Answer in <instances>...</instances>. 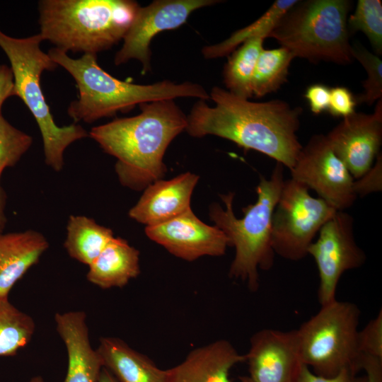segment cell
<instances>
[{"label": "cell", "instance_id": "obj_12", "mask_svg": "<svg viewBox=\"0 0 382 382\" xmlns=\"http://www.w3.org/2000/svg\"><path fill=\"white\" fill-rule=\"evenodd\" d=\"M216 0H156L137 11L124 38L122 48L116 53V66L131 59L142 64V73L151 70L150 44L159 33L177 28L185 23L195 10L213 5Z\"/></svg>", "mask_w": 382, "mask_h": 382}, {"label": "cell", "instance_id": "obj_28", "mask_svg": "<svg viewBox=\"0 0 382 382\" xmlns=\"http://www.w3.org/2000/svg\"><path fill=\"white\" fill-rule=\"evenodd\" d=\"M352 54L367 74L366 80L362 83L364 92L355 98L357 103L371 105L382 99V61L379 56L358 43L352 46Z\"/></svg>", "mask_w": 382, "mask_h": 382}, {"label": "cell", "instance_id": "obj_39", "mask_svg": "<svg viewBox=\"0 0 382 382\" xmlns=\"http://www.w3.org/2000/svg\"><path fill=\"white\" fill-rule=\"evenodd\" d=\"M29 382H45V381L42 376H36L30 378Z\"/></svg>", "mask_w": 382, "mask_h": 382}, {"label": "cell", "instance_id": "obj_37", "mask_svg": "<svg viewBox=\"0 0 382 382\" xmlns=\"http://www.w3.org/2000/svg\"><path fill=\"white\" fill-rule=\"evenodd\" d=\"M6 204V194L4 189L0 186V234L3 233L7 219L5 214Z\"/></svg>", "mask_w": 382, "mask_h": 382}, {"label": "cell", "instance_id": "obj_26", "mask_svg": "<svg viewBox=\"0 0 382 382\" xmlns=\"http://www.w3.org/2000/svg\"><path fill=\"white\" fill-rule=\"evenodd\" d=\"M35 330L33 318L0 297V357H11L32 340Z\"/></svg>", "mask_w": 382, "mask_h": 382}, {"label": "cell", "instance_id": "obj_27", "mask_svg": "<svg viewBox=\"0 0 382 382\" xmlns=\"http://www.w3.org/2000/svg\"><path fill=\"white\" fill-rule=\"evenodd\" d=\"M349 33L362 32L369 39L376 54H382V2L359 0L355 11L348 16Z\"/></svg>", "mask_w": 382, "mask_h": 382}, {"label": "cell", "instance_id": "obj_38", "mask_svg": "<svg viewBox=\"0 0 382 382\" xmlns=\"http://www.w3.org/2000/svg\"><path fill=\"white\" fill-rule=\"evenodd\" d=\"M98 382H120L114 375L105 367H103Z\"/></svg>", "mask_w": 382, "mask_h": 382}, {"label": "cell", "instance_id": "obj_29", "mask_svg": "<svg viewBox=\"0 0 382 382\" xmlns=\"http://www.w3.org/2000/svg\"><path fill=\"white\" fill-rule=\"evenodd\" d=\"M32 143L31 136L16 128L0 115V180L4 170L15 166Z\"/></svg>", "mask_w": 382, "mask_h": 382}, {"label": "cell", "instance_id": "obj_4", "mask_svg": "<svg viewBox=\"0 0 382 382\" xmlns=\"http://www.w3.org/2000/svg\"><path fill=\"white\" fill-rule=\"evenodd\" d=\"M284 168L277 162L270 178L260 177L256 187L257 201L243 208V217L237 218L233 212L235 195L231 192L221 195L226 209L217 203L209 207L211 220L228 237L230 246L235 248L228 276L245 282L252 291L259 288L258 270H269L274 264L271 222L285 180Z\"/></svg>", "mask_w": 382, "mask_h": 382}, {"label": "cell", "instance_id": "obj_8", "mask_svg": "<svg viewBox=\"0 0 382 382\" xmlns=\"http://www.w3.org/2000/svg\"><path fill=\"white\" fill-rule=\"evenodd\" d=\"M296 330L302 363L314 374L332 377L344 369L361 371L358 347L360 310L337 299Z\"/></svg>", "mask_w": 382, "mask_h": 382}, {"label": "cell", "instance_id": "obj_23", "mask_svg": "<svg viewBox=\"0 0 382 382\" xmlns=\"http://www.w3.org/2000/svg\"><path fill=\"white\" fill-rule=\"evenodd\" d=\"M264 37L250 38L236 48L224 69L226 90L245 99L253 95L252 79L257 59L262 51Z\"/></svg>", "mask_w": 382, "mask_h": 382}, {"label": "cell", "instance_id": "obj_19", "mask_svg": "<svg viewBox=\"0 0 382 382\" xmlns=\"http://www.w3.org/2000/svg\"><path fill=\"white\" fill-rule=\"evenodd\" d=\"M49 248L40 232L27 230L0 234V297L8 298L15 285Z\"/></svg>", "mask_w": 382, "mask_h": 382}, {"label": "cell", "instance_id": "obj_40", "mask_svg": "<svg viewBox=\"0 0 382 382\" xmlns=\"http://www.w3.org/2000/svg\"><path fill=\"white\" fill-rule=\"evenodd\" d=\"M240 382H253L249 376L240 377Z\"/></svg>", "mask_w": 382, "mask_h": 382}, {"label": "cell", "instance_id": "obj_6", "mask_svg": "<svg viewBox=\"0 0 382 382\" xmlns=\"http://www.w3.org/2000/svg\"><path fill=\"white\" fill-rule=\"evenodd\" d=\"M348 0L297 1L277 21L267 37L295 57L311 62L347 64L354 59L347 18Z\"/></svg>", "mask_w": 382, "mask_h": 382}, {"label": "cell", "instance_id": "obj_14", "mask_svg": "<svg viewBox=\"0 0 382 382\" xmlns=\"http://www.w3.org/2000/svg\"><path fill=\"white\" fill-rule=\"evenodd\" d=\"M245 358L253 382H297L303 364L296 330L255 332Z\"/></svg>", "mask_w": 382, "mask_h": 382}, {"label": "cell", "instance_id": "obj_15", "mask_svg": "<svg viewBox=\"0 0 382 382\" xmlns=\"http://www.w3.org/2000/svg\"><path fill=\"white\" fill-rule=\"evenodd\" d=\"M145 233L170 253L187 261L223 255L230 246L221 229L202 221L192 209L165 223L146 226Z\"/></svg>", "mask_w": 382, "mask_h": 382}, {"label": "cell", "instance_id": "obj_17", "mask_svg": "<svg viewBox=\"0 0 382 382\" xmlns=\"http://www.w3.org/2000/svg\"><path fill=\"white\" fill-rule=\"evenodd\" d=\"M57 331L66 347L68 366L63 382H98L103 367L89 338L86 315L82 311L57 313Z\"/></svg>", "mask_w": 382, "mask_h": 382}, {"label": "cell", "instance_id": "obj_33", "mask_svg": "<svg viewBox=\"0 0 382 382\" xmlns=\"http://www.w3.org/2000/svg\"><path fill=\"white\" fill-rule=\"evenodd\" d=\"M297 382H366V376H358V373L350 369H344L334 376L323 377L314 374L303 364Z\"/></svg>", "mask_w": 382, "mask_h": 382}, {"label": "cell", "instance_id": "obj_20", "mask_svg": "<svg viewBox=\"0 0 382 382\" xmlns=\"http://www.w3.org/2000/svg\"><path fill=\"white\" fill-rule=\"evenodd\" d=\"M96 350L103 367L120 382H168L167 369H160L121 339L101 337Z\"/></svg>", "mask_w": 382, "mask_h": 382}, {"label": "cell", "instance_id": "obj_10", "mask_svg": "<svg viewBox=\"0 0 382 382\" xmlns=\"http://www.w3.org/2000/svg\"><path fill=\"white\" fill-rule=\"evenodd\" d=\"M318 238L308 248L319 274L318 300L320 306L336 299V290L343 273L362 266L366 256L354 235V219L337 211L320 229Z\"/></svg>", "mask_w": 382, "mask_h": 382}, {"label": "cell", "instance_id": "obj_24", "mask_svg": "<svg viewBox=\"0 0 382 382\" xmlns=\"http://www.w3.org/2000/svg\"><path fill=\"white\" fill-rule=\"evenodd\" d=\"M297 1V0H277L257 20L249 25L234 32L224 41L202 50L206 59H215L226 56L241 44L256 37H268L279 19Z\"/></svg>", "mask_w": 382, "mask_h": 382}, {"label": "cell", "instance_id": "obj_34", "mask_svg": "<svg viewBox=\"0 0 382 382\" xmlns=\"http://www.w3.org/2000/svg\"><path fill=\"white\" fill-rule=\"evenodd\" d=\"M330 94V88L328 86L322 83H315L306 88L304 97L308 103L311 112L318 115L328 111Z\"/></svg>", "mask_w": 382, "mask_h": 382}, {"label": "cell", "instance_id": "obj_2", "mask_svg": "<svg viewBox=\"0 0 382 382\" xmlns=\"http://www.w3.org/2000/svg\"><path fill=\"white\" fill-rule=\"evenodd\" d=\"M137 115L116 118L88 132L107 154L116 158L115 170L122 185L135 191L163 179L165 152L187 125V116L173 99L139 105Z\"/></svg>", "mask_w": 382, "mask_h": 382}, {"label": "cell", "instance_id": "obj_21", "mask_svg": "<svg viewBox=\"0 0 382 382\" xmlns=\"http://www.w3.org/2000/svg\"><path fill=\"white\" fill-rule=\"evenodd\" d=\"M140 273L139 251L121 238L114 237L88 266L87 279L107 289L122 287Z\"/></svg>", "mask_w": 382, "mask_h": 382}, {"label": "cell", "instance_id": "obj_32", "mask_svg": "<svg viewBox=\"0 0 382 382\" xmlns=\"http://www.w3.org/2000/svg\"><path fill=\"white\" fill-rule=\"evenodd\" d=\"M382 156L380 153L372 167L360 178L354 180V190L361 197L381 191L382 189Z\"/></svg>", "mask_w": 382, "mask_h": 382}, {"label": "cell", "instance_id": "obj_31", "mask_svg": "<svg viewBox=\"0 0 382 382\" xmlns=\"http://www.w3.org/2000/svg\"><path fill=\"white\" fill-rule=\"evenodd\" d=\"M357 103L352 93L344 86L330 88L328 112L335 117H346L355 112Z\"/></svg>", "mask_w": 382, "mask_h": 382}, {"label": "cell", "instance_id": "obj_16", "mask_svg": "<svg viewBox=\"0 0 382 382\" xmlns=\"http://www.w3.org/2000/svg\"><path fill=\"white\" fill-rule=\"evenodd\" d=\"M199 177L184 173L170 180H158L148 185L129 211L136 221L153 226L170 221L191 209V197Z\"/></svg>", "mask_w": 382, "mask_h": 382}, {"label": "cell", "instance_id": "obj_22", "mask_svg": "<svg viewBox=\"0 0 382 382\" xmlns=\"http://www.w3.org/2000/svg\"><path fill=\"white\" fill-rule=\"evenodd\" d=\"M64 245L69 255L89 266L114 238L112 231L85 216H70Z\"/></svg>", "mask_w": 382, "mask_h": 382}, {"label": "cell", "instance_id": "obj_18", "mask_svg": "<svg viewBox=\"0 0 382 382\" xmlns=\"http://www.w3.org/2000/svg\"><path fill=\"white\" fill-rule=\"evenodd\" d=\"M245 359L230 342L218 340L193 349L167 369L168 382H231V369Z\"/></svg>", "mask_w": 382, "mask_h": 382}, {"label": "cell", "instance_id": "obj_35", "mask_svg": "<svg viewBox=\"0 0 382 382\" xmlns=\"http://www.w3.org/2000/svg\"><path fill=\"white\" fill-rule=\"evenodd\" d=\"M360 368L365 373L366 382H382V359L364 355Z\"/></svg>", "mask_w": 382, "mask_h": 382}, {"label": "cell", "instance_id": "obj_7", "mask_svg": "<svg viewBox=\"0 0 382 382\" xmlns=\"http://www.w3.org/2000/svg\"><path fill=\"white\" fill-rule=\"evenodd\" d=\"M42 40L40 33L17 38L0 30V47L11 64L15 96L23 101L38 125L46 164L59 172L64 166L66 149L89 134L80 125L59 127L54 120L42 91L40 77L44 71H54L58 65L41 50Z\"/></svg>", "mask_w": 382, "mask_h": 382}, {"label": "cell", "instance_id": "obj_9", "mask_svg": "<svg viewBox=\"0 0 382 382\" xmlns=\"http://www.w3.org/2000/svg\"><path fill=\"white\" fill-rule=\"evenodd\" d=\"M337 212L323 199L312 197L303 183L284 180L272 216L274 253L291 261L304 258L316 234Z\"/></svg>", "mask_w": 382, "mask_h": 382}, {"label": "cell", "instance_id": "obj_13", "mask_svg": "<svg viewBox=\"0 0 382 382\" xmlns=\"http://www.w3.org/2000/svg\"><path fill=\"white\" fill-rule=\"evenodd\" d=\"M336 156L354 179L363 176L374 165L382 144V99L371 114L354 112L342 118L326 135Z\"/></svg>", "mask_w": 382, "mask_h": 382}, {"label": "cell", "instance_id": "obj_11", "mask_svg": "<svg viewBox=\"0 0 382 382\" xmlns=\"http://www.w3.org/2000/svg\"><path fill=\"white\" fill-rule=\"evenodd\" d=\"M290 173L337 211L351 207L357 197L354 178L323 134L313 135L302 146Z\"/></svg>", "mask_w": 382, "mask_h": 382}, {"label": "cell", "instance_id": "obj_3", "mask_svg": "<svg viewBox=\"0 0 382 382\" xmlns=\"http://www.w3.org/2000/svg\"><path fill=\"white\" fill-rule=\"evenodd\" d=\"M47 54L76 81L79 98L72 101L67 109L75 124L80 121L92 123L118 112H127L137 105L156 100L180 97L210 99L209 93L193 82L176 83L166 80L140 85L119 80L99 66L96 54H83L80 58L73 59L57 47L50 49Z\"/></svg>", "mask_w": 382, "mask_h": 382}, {"label": "cell", "instance_id": "obj_5", "mask_svg": "<svg viewBox=\"0 0 382 382\" xmlns=\"http://www.w3.org/2000/svg\"><path fill=\"white\" fill-rule=\"evenodd\" d=\"M139 7L132 0H42L40 35L66 52L97 55L123 40Z\"/></svg>", "mask_w": 382, "mask_h": 382}, {"label": "cell", "instance_id": "obj_1", "mask_svg": "<svg viewBox=\"0 0 382 382\" xmlns=\"http://www.w3.org/2000/svg\"><path fill=\"white\" fill-rule=\"evenodd\" d=\"M209 98L214 106L199 100L187 115L185 131L190 136H217L260 152L289 170L294 166L303 146L296 135L301 107L279 99L252 102L218 86L212 88Z\"/></svg>", "mask_w": 382, "mask_h": 382}, {"label": "cell", "instance_id": "obj_25", "mask_svg": "<svg viewBox=\"0 0 382 382\" xmlns=\"http://www.w3.org/2000/svg\"><path fill=\"white\" fill-rule=\"evenodd\" d=\"M294 58V55L283 47L263 49L253 76V95L261 98L278 91L287 81L289 66Z\"/></svg>", "mask_w": 382, "mask_h": 382}, {"label": "cell", "instance_id": "obj_30", "mask_svg": "<svg viewBox=\"0 0 382 382\" xmlns=\"http://www.w3.org/2000/svg\"><path fill=\"white\" fill-rule=\"evenodd\" d=\"M358 347L361 356L382 359V310L359 331Z\"/></svg>", "mask_w": 382, "mask_h": 382}, {"label": "cell", "instance_id": "obj_36", "mask_svg": "<svg viewBox=\"0 0 382 382\" xmlns=\"http://www.w3.org/2000/svg\"><path fill=\"white\" fill-rule=\"evenodd\" d=\"M15 96L13 75L11 67L0 64V115L4 101Z\"/></svg>", "mask_w": 382, "mask_h": 382}]
</instances>
